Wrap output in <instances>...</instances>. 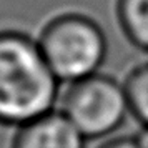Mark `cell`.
<instances>
[{"label":"cell","mask_w":148,"mask_h":148,"mask_svg":"<svg viewBox=\"0 0 148 148\" xmlns=\"http://www.w3.org/2000/svg\"><path fill=\"white\" fill-rule=\"evenodd\" d=\"M87 138L55 108L15 128L10 148H85Z\"/></svg>","instance_id":"4"},{"label":"cell","mask_w":148,"mask_h":148,"mask_svg":"<svg viewBox=\"0 0 148 148\" xmlns=\"http://www.w3.org/2000/svg\"><path fill=\"white\" fill-rule=\"evenodd\" d=\"M147 55H148V53H147Z\"/></svg>","instance_id":"9"},{"label":"cell","mask_w":148,"mask_h":148,"mask_svg":"<svg viewBox=\"0 0 148 148\" xmlns=\"http://www.w3.org/2000/svg\"><path fill=\"white\" fill-rule=\"evenodd\" d=\"M60 85L37 38L0 30V125L18 128L55 110Z\"/></svg>","instance_id":"1"},{"label":"cell","mask_w":148,"mask_h":148,"mask_svg":"<svg viewBox=\"0 0 148 148\" xmlns=\"http://www.w3.org/2000/svg\"><path fill=\"white\" fill-rule=\"evenodd\" d=\"M35 38L62 85L98 73L108 53L105 30L80 12L57 14L45 22Z\"/></svg>","instance_id":"2"},{"label":"cell","mask_w":148,"mask_h":148,"mask_svg":"<svg viewBox=\"0 0 148 148\" xmlns=\"http://www.w3.org/2000/svg\"><path fill=\"white\" fill-rule=\"evenodd\" d=\"M115 14L125 38L148 53V0H116Z\"/></svg>","instance_id":"5"},{"label":"cell","mask_w":148,"mask_h":148,"mask_svg":"<svg viewBox=\"0 0 148 148\" xmlns=\"http://www.w3.org/2000/svg\"><path fill=\"white\" fill-rule=\"evenodd\" d=\"M58 105L87 140L115 135L130 115L123 82L100 72L67 85Z\"/></svg>","instance_id":"3"},{"label":"cell","mask_w":148,"mask_h":148,"mask_svg":"<svg viewBox=\"0 0 148 148\" xmlns=\"http://www.w3.org/2000/svg\"><path fill=\"white\" fill-rule=\"evenodd\" d=\"M97 148H141L138 136H128V135H112L108 138H103Z\"/></svg>","instance_id":"7"},{"label":"cell","mask_w":148,"mask_h":148,"mask_svg":"<svg viewBox=\"0 0 148 148\" xmlns=\"http://www.w3.org/2000/svg\"><path fill=\"white\" fill-rule=\"evenodd\" d=\"M138 138H140L141 148H148V128H145V130L138 135Z\"/></svg>","instance_id":"8"},{"label":"cell","mask_w":148,"mask_h":148,"mask_svg":"<svg viewBox=\"0 0 148 148\" xmlns=\"http://www.w3.org/2000/svg\"><path fill=\"white\" fill-rule=\"evenodd\" d=\"M123 87L130 115L143 127V130L148 128V60L128 72Z\"/></svg>","instance_id":"6"}]
</instances>
